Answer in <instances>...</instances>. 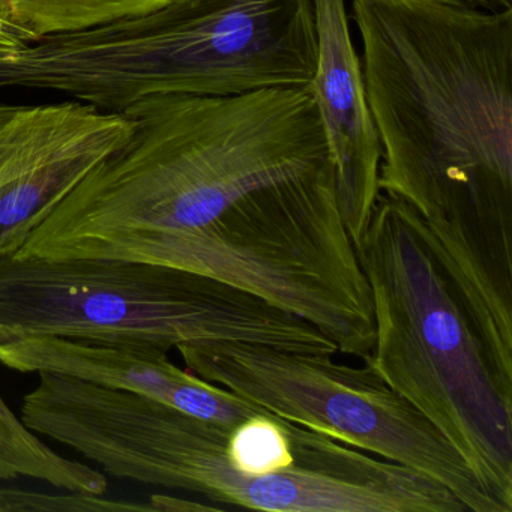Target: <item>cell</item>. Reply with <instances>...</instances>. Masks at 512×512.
<instances>
[{
  "label": "cell",
  "instance_id": "obj_5",
  "mask_svg": "<svg viewBox=\"0 0 512 512\" xmlns=\"http://www.w3.org/2000/svg\"><path fill=\"white\" fill-rule=\"evenodd\" d=\"M61 257L196 272L307 320L343 355L364 361L374 346L370 284L344 223L335 169L248 194L199 229L100 239Z\"/></svg>",
  "mask_w": 512,
  "mask_h": 512
},
{
  "label": "cell",
  "instance_id": "obj_6",
  "mask_svg": "<svg viewBox=\"0 0 512 512\" xmlns=\"http://www.w3.org/2000/svg\"><path fill=\"white\" fill-rule=\"evenodd\" d=\"M32 335L164 349L248 343L338 353L307 320L196 272L104 257H0V344Z\"/></svg>",
  "mask_w": 512,
  "mask_h": 512
},
{
  "label": "cell",
  "instance_id": "obj_12",
  "mask_svg": "<svg viewBox=\"0 0 512 512\" xmlns=\"http://www.w3.org/2000/svg\"><path fill=\"white\" fill-rule=\"evenodd\" d=\"M175 0H5L8 17L34 41L76 34L160 10Z\"/></svg>",
  "mask_w": 512,
  "mask_h": 512
},
{
  "label": "cell",
  "instance_id": "obj_18",
  "mask_svg": "<svg viewBox=\"0 0 512 512\" xmlns=\"http://www.w3.org/2000/svg\"><path fill=\"white\" fill-rule=\"evenodd\" d=\"M0 16H4L7 17V19H10V17H8L7 5H5V0H0Z\"/></svg>",
  "mask_w": 512,
  "mask_h": 512
},
{
  "label": "cell",
  "instance_id": "obj_4",
  "mask_svg": "<svg viewBox=\"0 0 512 512\" xmlns=\"http://www.w3.org/2000/svg\"><path fill=\"white\" fill-rule=\"evenodd\" d=\"M370 284L374 346L364 364L415 406L512 512V389L400 202L380 193L355 245Z\"/></svg>",
  "mask_w": 512,
  "mask_h": 512
},
{
  "label": "cell",
  "instance_id": "obj_2",
  "mask_svg": "<svg viewBox=\"0 0 512 512\" xmlns=\"http://www.w3.org/2000/svg\"><path fill=\"white\" fill-rule=\"evenodd\" d=\"M130 137L16 251L59 257L86 242L199 229L272 185L334 169L310 88L161 97L124 110Z\"/></svg>",
  "mask_w": 512,
  "mask_h": 512
},
{
  "label": "cell",
  "instance_id": "obj_3",
  "mask_svg": "<svg viewBox=\"0 0 512 512\" xmlns=\"http://www.w3.org/2000/svg\"><path fill=\"white\" fill-rule=\"evenodd\" d=\"M316 65L313 0H175L0 53V89L124 112L148 98L307 88Z\"/></svg>",
  "mask_w": 512,
  "mask_h": 512
},
{
  "label": "cell",
  "instance_id": "obj_17",
  "mask_svg": "<svg viewBox=\"0 0 512 512\" xmlns=\"http://www.w3.org/2000/svg\"><path fill=\"white\" fill-rule=\"evenodd\" d=\"M14 106H10V104L0 103V121L11 112Z\"/></svg>",
  "mask_w": 512,
  "mask_h": 512
},
{
  "label": "cell",
  "instance_id": "obj_13",
  "mask_svg": "<svg viewBox=\"0 0 512 512\" xmlns=\"http://www.w3.org/2000/svg\"><path fill=\"white\" fill-rule=\"evenodd\" d=\"M0 511L2 512H116L154 511L151 505L119 502L104 499L97 494L67 491L62 494H49L25 488L4 487L0 484Z\"/></svg>",
  "mask_w": 512,
  "mask_h": 512
},
{
  "label": "cell",
  "instance_id": "obj_7",
  "mask_svg": "<svg viewBox=\"0 0 512 512\" xmlns=\"http://www.w3.org/2000/svg\"><path fill=\"white\" fill-rule=\"evenodd\" d=\"M185 368L269 412L451 491L470 512H505L452 443L370 367L248 343L179 347Z\"/></svg>",
  "mask_w": 512,
  "mask_h": 512
},
{
  "label": "cell",
  "instance_id": "obj_1",
  "mask_svg": "<svg viewBox=\"0 0 512 512\" xmlns=\"http://www.w3.org/2000/svg\"><path fill=\"white\" fill-rule=\"evenodd\" d=\"M380 193L458 283L511 269L512 8L352 0Z\"/></svg>",
  "mask_w": 512,
  "mask_h": 512
},
{
  "label": "cell",
  "instance_id": "obj_10",
  "mask_svg": "<svg viewBox=\"0 0 512 512\" xmlns=\"http://www.w3.org/2000/svg\"><path fill=\"white\" fill-rule=\"evenodd\" d=\"M317 65L311 94L334 163L347 232L358 244L380 196L382 146L368 106L346 0H313Z\"/></svg>",
  "mask_w": 512,
  "mask_h": 512
},
{
  "label": "cell",
  "instance_id": "obj_9",
  "mask_svg": "<svg viewBox=\"0 0 512 512\" xmlns=\"http://www.w3.org/2000/svg\"><path fill=\"white\" fill-rule=\"evenodd\" d=\"M0 364L23 374H59L106 388L136 392L190 415L236 424L266 410L200 379L154 344L106 343L32 335L0 344Z\"/></svg>",
  "mask_w": 512,
  "mask_h": 512
},
{
  "label": "cell",
  "instance_id": "obj_16",
  "mask_svg": "<svg viewBox=\"0 0 512 512\" xmlns=\"http://www.w3.org/2000/svg\"><path fill=\"white\" fill-rule=\"evenodd\" d=\"M476 7L485 8V10L500 11L505 8H512V0H464Z\"/></svg>",
  "mask_w": 512,
  "mask_h": 512
},
{
  "label": "cell",
  "instance_id": "obj_19",
  "mask_svg": "<svg viewBox=\"0 0 512 512\" xmlns=\"http://www.w3.org/2000/svg\"><path fill=\"white\" fill-rule=\"evenodd\" d=\"M0 512H2V511H0Z\"/></svg>",
  "mask_w": 512,
  "mask_h": 512
},
{
  "label": "cell",
  "instance_id": "obj_14",
  "mask_svg": "<svg viewBox=\"0 0 512 512\" xmlns=\"http://www.w3.org/2000/svg\"><path fill=\"white\" fill-rule=\"evenodd\" d=\"M32 43L31 37L13 20L0 16V53L13 52Z\"/></svg>",
  "mask_w": 512,
  "mask_h": 512
},
{
  "label": "cell",
  "instance_id": "obj_11",
  "mask_svg": "<svg viewBox=\"0 0 512 512\" xmlns=\"http://www.w3.org/2000/svg\"><path fill=\"white\" fill-rule=\"evenodd\" d=\"M19 478L97 496L109 490L106 473L55 451L23 422L0 392V482Z\"/></svg>",
  "mask_w": 512,
  "mask_h": 512
},
{
  "label": "cell",
  "instance_id": "obj_8",
  "mask_svg": "<svg viewBox=\"0 0 512 512\" xmlns=\"http://www.w3.org/2000/svg\"><path fill=\"white\" fill-rule=\"evenodd\" d=\"M131 131L127 113L82 101L14 106L0 121V257L16 253Z\"/></svg>",
  "mask_w": 512,
  "mask_h": 512
},
{
  "label": "cell",
  "instance_id": "obj_15",
  "mask_svg": "<svg viewBox=\"0 0 512 512\" xmlns=\"http://www.w3.org/2000/svg\"><path fill=\"white\" fill-rule=\"evenodd\" d=\"M149 505L154 511H193V509H220L214 505H205V503L188 502V500L176 499V497L167 496V494H154L151 496Z\"/></svg>",
  "mask_w": 512,
  "mask_h": 512
}]
</instances>
